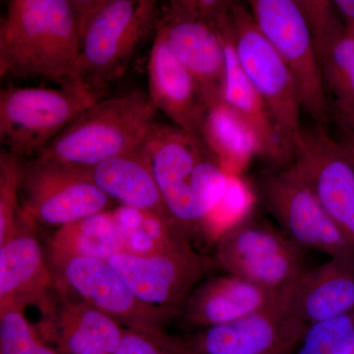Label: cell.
I'll use <instances>...</instances> for the list:
<instances>
[{
	"mask_svg": "<svg viewBox=\"0 0 354 354\" xmlns=\"http://www.w3.org/2000/svg\"><path fill=\"white\" fill-rule=\"evenodd\" d=\"M140 151L177 230L186 239L204 227L227 195L228 176L201 138L153 122Z\"/></svg>",
	"mask_w": 354,
	"mask_h": 354,
	"instance_id": "obj_1",
	"label": "cell"
},
{
	"mask_svg": "<svg viewBox=\"0 0 354 354\" xmlns=\"http://www.w3.org/2000/svg\"><path fill=\"white\" fill-rule=\"evenodd\" d=\"M125 252L147 256L162 252L186 239L171 221L149 212L120 206L113 209Z\"/></svg>",
	"mask_w": 354,
	"mask_h": 354,
	"instance_id": "obj_25",
	"label": "cell"
},
{
	"mask_svg": "<svg viewBox=\"0 0 354 354\" xmlns=\"http://www.w3.org/2000/svg\"><path fill=\"white\" fill-rule=\"evenodd\" d=\"M38 228L20 208L12 232L0 248V309L36 305L53 288Z\"/></svg>",
	"mask_w": 354,
	"mask_h": 354,
	"instance_id": "obj_17",
	"label": "cell"
},
{
	"mask_svg": "<svg viewBox=\"0 0 354 354\" xmlns=\"http://www.w3.org/2000/svg\"><path fill=\"white\" fill-rule=\"evenodd\" d=\"M351 133H354V130H353V132H351Z\"/></svg>",
	"mask_w": 354,
	"mask_h": 354,
	"instance_id": "obj_35",
	"label": "cell"
},
{
	"mask_svg": "<svg viewBox=\"0 0 354 354\" xmlns=\"http://www.w3.org/2000/svg\"><path fill=\"white\" fill-rule=\"evenodd\" d=\"M121 252H125V247L113 209L58 228L48 241L46 249L48 256L104 261H109Z\"/></svg>",
	"mask_w": 354,
	"mask_h": 354,
	"instance_id": "obj_24",
	"label": "cell"
},
{
	"mask_svg": "<svg viewBox=\"0 0 354 354\" xmlns=\"http://www.w3.org/2000/svg\"><path fill=\"white\" fill-rule=\"evenodd\" d=\"M86 171L95 185L113 201L155 214L174 223L140 148L104 160Z\"/></svg>",
	"mask_w": 354,
	"mask_h": 354,
	"instance_id": "obj_22",
	"label": "cell"
},
{
	"mask_svg": "<svg viewBox=\"0 0 354 354\" xmlns=\"http://www.w3.org/2000/svg\"><path fill=\"white\" fill-rule=\"evenodd\" d=\"M227 21L239 64L264 102L290 165L302 128L301 106L292 76L245 6L230 1Z\"/></svg>",
	"mask_w": 354,
	"mask_h": 354,
	"instance_id": "obj_5",
	"label": "cell"
},
{
	"mask_svg": "<svg viewBox=\"0 0 354 354\" xmlns=\"http://www.w3.org/2000/svg\"><path fill=\"white\" fill-rule=\"evenodd\" d=\"M214 262L225 274L279 295L305 270L302 249L274 228L252 220L242 221L220 235Z\"/></svg>",
	"mask_w": 354,
	"mask_h": 354,
	"instance_id": "obj_7",
	"label": "cell"
},
{
	"mask_svg": "<svg viewBox=\"0 0 354 354\" xmlns=\"http://www.w3.org/2000/svg\"><path fill=\"white\" fill-rule=\"evenodd\" d=\"M113 202L83 169L41 158L24 160L20 208L38 227L58 230L109 211Z\"/></svg>",
	"mask_w": 354,
	"mask_h": 354,
	"instance_id": "obj_9",
	"label": "cell"
},
{
	"mask_svg": "<svg viewBox=\"0 0 354 354\" xmlns=\"http://www.w3.org/2000/svg\"><path fill=\"white\" fill-rule=\"evenodd\" d=\"M342 150L354 167V133H346L339 141Z\"/></svg>",
	"mask_w": 354,
	"mask_h": 354,
	"instance_id": "obj_33",
	"label": "cell"
},
{
	"mask_svg": "<svg viewBox=\"0 0 354 354\" xmlns=\"http://www.w3.org/2000/svg\"><path fill=\"white\" fill-rule=\"evenodd\" d=\"M0 22H1V21H0Z\"/></svg>",
	"mask_w": 354,
	"mask_h": 354,
	"instance_id": "obj_36",
	"label": "cell"
},
{
	"mask_svg": "<svg viewBox=\"0 0 354 354\" xmlns=\"http://www.w3.org/2000/svg\"><path fill=\"white\" fill-rule=\"evenodd\" d=\"M216 18L198 16L188 10L181 0H174L160 8L156 32L195 77L207 106L223 100L225 48Z\"/></svg>",
	"mask_w": 354,
	"mask_h": 354,
	"instance_id": "obj_15",
	"label": "cell"
},
{
	"mask_svg": "<svg viewBox=\"0 0 354 354\" xmlns=\"http://www.w3.org/2000/svg\"><path fill=\"white\" fill-rule=\"evenodd\" d=\"M44 341L60 354H113L125 327L111 316L53 288L36 304Z\"/></svg>",
	"mask_w": 354,
	"mask_h": 354,
	"instance_id": "obj_16",
	"label": "cell"
},
{
	"mask_svg": "<svg viewBox=\"0 0 354 354\" xmlns=\"http://www.w3.org/2000/svg\"><path fill=\"white\" fill-rule=\"evenodd\" d=\"M199 137L227 176L241 174L259 156L255 134L223 100L209 104Z\"/></svg>",
	"mask_w": 354,
	"mask_h": 354,
	"instance_id": "obj_23",
	"label": "cell"
},
{
	"mask_svg": "<svg viewBox=\"0 0 354 354\" xmlns=\"http://www.w3.org/2000/svg\"><path fill=\"white\" fill-rule=\"evenodd\" d=\"M281 295L232 274L200 283L184 302L179 315L193 330L223 325L278 304Z\"/></svg>",
	"mask_w": 354,
	"mask_h": 354,
	"instance_id": "obj_20",
	"label": "cell"
},
{
	"mask_svg": "<svg viewBox=\"0 0 354 354\" xmlns=\"http://www.w3.org/2000/svg\"><path fill=\"white\" fill-rule=\"evenodd\" d=\"M354 354V353H353Z\"/></svg>",
	"mask_w": 354,
	"mask_h": 354,
	"instance_id": "obj_37",
	"label": "cell"
},
{
	"mask_svg": "<svg viewBox=\"0 0 354 354\" xmlns=\"http://www.w3.org/2000/svg\"><path fill=\"white\" fill-rule=\"evenodd\" d=\"M307 326L278 304L176 337L179 354H292Z\"/></svg>",
	"mask_w": 354,
	"mask_h": 354,
	"instance_id": "obj_14",
	"label": "cell"
},
{
	"mask_svg": "<svg viewBox=\"0 0 354 354\" xmlns=\"http://www.w3.org/2000/svg\"><path fill=\"white\" fill-rule=\"evenodd\" d=\"M79 27V53L70 78L95 101L127 73L133 57L157 32L153 0H72ZM66 85V84H65Z\"/></svg>",
	"mask_w": 354,
	"mask_h": 354,
	"instance_id": "obj_2",
	"label": "cell"
},
{
	"mask_svg": "<svg viewBox=\"0 0 354 354\" xmlns=\"http://www.w3.org/2000/svg\"><path fill=\"white\" fill-rule=\"evenodd\" d=\"M2 24L9 72L62 85L69 82L79 53L72 0H11Z\"/></svg>",
	"mask_w": 354,
	"mask_h": 354,
	"instance_id": "obj_3",
	"label": "cell"
},
{
	"mask_svg": "<svg viewBox=\"0 0 354 354\" xmlns=\"http://www.w3.org/2000/svg\"><path fill=\"white\" fill-rule=\"evenodd\" d=\"M260 193L286 236L300 249L327 254L330 259L354 258L353 244L290 167L263 177Z\"/></svg>",
	"mask_w": 354,
	"mask_h": 354,
	"instance_id": "obj_12",
	"label": "cell"
},
{
	"mask_svg": "<svg viewBox=\"0 0 354 354\" xmlns=\"http://www.w3.org/2000/svg\"><path fill=\"white\" fill-rule=\"evenodd\" d=\"M24 306L0 309V354H60L30 322Z\"/></svg>",
	"mask_w": 354,
	"mask_h": 354,
	"instance_id": "obj_26",
	"label": "cell"
},
{
	"mask_svg": "<svg viewBox=\"0 0 354 354\" xmlns=\"http://www.w3.org/2000/svg\"><path fill=\"white\" fill-rule=\"evenodd\" d=\"M156 113L141 90L106 97L84 111L37 158L86 171L139 149Z\"/></svg>",
	"mask_w": 354,
	"mask_h": 354,
	"instance_id": "obj_4",
	"label": "cell"
},
{
	"mask_svg": "<svg viewBox=\"0 0 354 354\" xmlns=\"http://www.w3.org/2000/svg\"><path fill=\"white\" fill-rule=\"evenodd\" d=\"M4 143V127L2 120L1 102H0V147ZM1 153V152H0Z\"/></svg>",
	"mask_w": 354,
	"mask_h": 354,
	"instance_id": "obj_34",
	"label": "cell"
},
{
	"mask_svg": "<svg viewBox=\"0 0 354 354\" xmlns=\"http://www.w3.org/2000/svg\"><path fill=\"white\" fill-rule=\"evenodd\" d=\"M108 262L140 301L174 317L212 264L187 239L153 255L118 253Z\"/></svg>",
	"mask_w": 354,
	"mask_h": 354,
	"instance_id": "obj_10",
	"label": "cell"
},
{
	"mask_svg": "<svg viewBox=\"0 0 354 354\" xmlns=\"http://www.w3.org/2000/svg\"><path fill=\"white\" fill-rule=\"evenodd\" d=\"M48 259L58 290L111 316L125 328L164 330L174 318L140 301L108 261L69 256H48Z\"/></svg>",
	"mask_w": 354,
	"mask_h": 354,
	"instance_id": "obj_11",
	"label": "cell"
},
{
	"mask_svg": "<svg viewBox=\"0 0 354 354\" xmlns=\"http://www.w3.org/2000/svg\"><path fill=\"white\" fill-rule=\"evenodd\" d=\"M290 167L354 245V167L339 141L326 128L302 127Z\"/></svg>",
	"mask_w": 354,
	"mask_h": 354,
	"instance_id": "obj_13",
	"label": "cell"
},
{
	"mask_svg": "<svg viewBox=\"0 0 354 354\" xmlns=\"http://www.w3.org/2000/svg\"><path fill=\"white\" fill-rule=\"evenodd\" d=\"M250 13L258 29L283 60L297 87L301 111L326 128L330 118L320 65L297 0H252Z\"/></svg>",
	"mask_w": 354,
	"mask_h": 354,
	"instance_id": "obj_8",
	"label": "cell"
},
{
	"mask_svg": "<svg viewBox=\"0 0 354 354\" xmlns=\"http://www.w3.org/2000/svg\"><path fill=\"white\" fill-rule=\"evenodd\" d=\"M113 354H179L176 337L164 330L125 328L124 334Z\"/></svg>",
	"mask_w": 354,
	"mask_h": 354,
	"instance_id": "obj_29",
	"label": "cell"
},
{
	"mask_svg": "<svg viewBox=\"0 0 354 354\" xmlns=\"http://www.w3.org/2000/svg\"><path fill=\"white\" fill-rule=\"evenodd\" d=\"M9 72L6 41H4L3 24L0 22V79Z\"/></svg>",
	"mask_w": 354,
	"mask_h": 354,
	"instance_id": "obj_32",
	"label": "cell"
},
{
	"mask_svg": "<svg viewBox=\"0 0 354 354\" xmlns=\"http://www.w3.org/2000/svg\"><path fill=\"white\" fill-rule=\"evenodd\" d=\"M148 95L174 127L199 136L207 102L195 77L156 34L148 64Z\"/></svg>",
	"mask_w": 354,
	"mask_h": 354,
	"instance_id": "obj_18",
	"label": "cell"
},
{
	"mask_svg": "<svg viewBox=\"0 0 354 354\" xmlns=\"http://www.w3.org/2000/svg\"><path fill=\"white\" fill-rule=\"evenodd\" d=\"M295 351V354H353L354 313L307 326Z\"/></svg>",
	"mask_w": 354,
	"mask_h": 354,
	"instance_id": "obj_27",
	"label": "cell"
},
{
	"mask_svg": "<svg viewBox=\"0 0 354 354\" xmlns=\"http://www.w3.org/2000/svg\"><path fill=\"white\" fill-rule=\"evenodd\" d=\"M330 104V115L334 116L344 134L354 130V68L346 77Z\"/></svg>",
	"mask_w": 354,
	"mask_h": 354,
	"instance_id": "obj_30",
	"label": "cell"
},
{
	"mask_svg": "<svg viewBox=\"0 0 354 354\" xmlns=\"http://www.w3.org/2000/svg\"><path fill=\"white\" fill-rule=\"evenodd\" d=\"M24 160L0 153V248L12 232L19 212V185Z\"/></svg>",
	"mask_w": 354,
	"mask_h": 354,
	"instance_id": "obj_28",
	"label": "cell"
},
{
	"mask_svg": "<svg viewBox=\"0 0 354 354\" xmlns=\"http://www.w3.org/2000/svg\"><path fill=\"white\" fill-rule=\"evenodd\" d=\"M281 298L306 326L354 313V258H334L305 269Z\"/></svg>",
	"mask_w": 354,
	"mask_h": 354,
	"instance_id": "obj_19",
	"label": "cell"
},
{
	"mask_svg": "<svg viewBox=\"0 0 354 354\" xmlns=\"http://www.w3.org/2000/svg\"><path fill=\"white\" fill-rule=\"evenodd\" d=\"M332 3L344 25L354 27V0H335Z\"/></svg>",
	"mask_w": 354,
	"mask_h": 354,
	"instance_id": "obj_31",
	"label": "cell"
},
{
	"mask_svg": "<svg viewBox=\"0 0 354 354\" xmlns=\"http://www.w3.org/2000/svg\"><path fill=\"white\" fill-rule=\"evenodd\" d=\"M228 4L230 1L216 18V25L223 39L225 57V79L221 97L237 115L245 121L255 134L259 146L260 157L272 162L276 167L286 169L290 167V164L283 153L271 116L259 95L249 82L235 53L227 27Z\"/></svg>",
	"mask_w": 354,
	"mask_h": 354,
	"instance_id": "obj_21",
	"label": "cell"
},
{
	"mask_svg": "<svg viewBox=\"0 0 354 354\" xmlns=\"http://www.w3.org/2000/svg\"><path fill=\"white\" fill-rule=\"evenodd\" d=\"M4 143L23 160L38 157L53 140L91 106L97 102L82 88H0Z\"/></svg>",
	"mask_w": 354,
	"mask_h": 354,
	"instance_id": "obj_6",
	"label": "cell"
}]
</instances>
